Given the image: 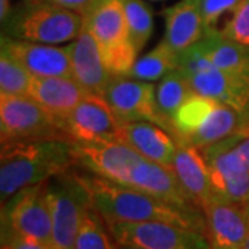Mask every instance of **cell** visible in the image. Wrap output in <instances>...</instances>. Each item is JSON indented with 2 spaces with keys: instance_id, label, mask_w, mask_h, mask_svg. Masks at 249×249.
<instances>
[{
  "instance_id": "6da1fadb",
  "label": "cell",
  "mask_w": 249,
  "mask_h": 249,
  "mask_svg": "<svg viewBox=\"0 0 249 249\" xmlns=\"http://www.w3.org/2000/svg\"><path fill=\"white\" fill-rule=\"evenodd\" d=\"M76 175L106 223L160 222L206 234L204 213L180 209L150 194L98 178L89 172H76Z\"/></svg>"
},
{
  "instance_id": "7a4b0ae2",
  "label": "cell",
  "mask_w": 249,
  "mask_h": 249,
  "mask_svg": "<svg viewBox=\"0 0 249 249\" xmlns=\"http://www.w3.org/2000/svg\"><path fill=\"white\" fill-rule=\"evenodd\" d=\"M75 166L72 142H13L0 148V198L4 204L22 188L47 181Z\"/></svg>"
},
{
  "instance_id": "3957f363",
  "label": "cell",
  "mask_w": 249,
  "mask_h": 249,
  "mask_svg": "<svg viewBox=\"0 0 249 249\" xmlns=\"http://www.w3.org/2000/svg\"><path fill=\"white\" fill-rule=\"evenodd\" d=\"M175 137L196 148L249 133V115L217 100L194 93L173 118Z\"/></svg>"
},
{
  "instance_id": "277c9868",
  "label": "cell",
  "mask_w": 249,
  "mask_h": 249,
  "mask_svg": "<svg viewBox=\"0 0 249 249\" xmlns=\"http://www.w3.org/2000/svg\"><path fill=\"white\" fill-rule=\"evenodd\" d=\"M3 35L46 45L72 42L83 27V16L47 0H29L14 7Z\"/></svg>"
},
{
  "instance_id": "5b68a950",
  "label": "cell",
  "mask_w": 249,
  "mask_h": 249,
  "mask_svg": "<svg viewBox=\"0 0 249 249\" xmlns=\"http://www.w3.org/2000/svg\"><path fill=\"white\" fill-rule=\"evenodd\" d=\"M112 76H126L137 60L122 0H93L83 16Z\"/></svg>"
},
{
  "instance_id": "8992f818",
  "label": "cell",
  "mask_w": 249,
  "mask_h": 249,
  "mask_svg": "<svg viewBox=\"0 0 249 249\" xmlns=\"http://www.w3.org/2000/svg\"><path fill=\"white\" fill-rule=\"evenodd\" d=\"M178 70L184 73L194 93L217 100L249 115V76L214 67L198 45L180 53Z\"/></svg>"
},
{
  "instance_id": "52a82bcc",
  "label": "cell",
  "mask_w": 249,
  "mask_h": 249,
  "mask_svg": "<svg viewBox=\"0 0 249 249\" xmlns=\"http://www.w3.org/2000/svg\"><path fill=\"white\" fill-rule=\"evenodd\" d=\"M46 188L53 220V249H75L82 217L91 205L89 193L71 169L49 178Z\"/></svg>"
},
{
  "instance_id": "ba28073f",
  "label": "cell",
  "mask_w": 249,
  "mask_h": 249,
  "mask_svg": "<svg viewBox=\"0 0 249 249\" xmlns=\"http://www.w3.org/2000/svg\"><path fill=\"white\" fill-rule=\"evenodd\" d=\"M71 140L60 129L55 118L29 96L0 94V142Z\"/></svg>"
},
{
  "instance_id": "9c48e42d",
  "label": "cell",
  "mask_w": 249,
  "mask_h": 249,
  "mask_svg": "<svg viewBox=\"0 0 249 249\" xmlns=\"http://www.w3.org/2000/svg\"><path fill=\"white\" fill-rule=\"evenodd\" d=\"M47 181L25 187L1 206V235H19L53 248V220Z\"/></svg>"
},
{
  "instance_id": "30bf717a",
  "label": "cell",
  "mask_w": 249,
  "mask_h": 249,
  "mask_svg": "<svg viewBox=\"0 0 249 249\" xmlns=\"http://www.w3.org/2000/svg\"><path fill=\"white\" fill-rule=\"evenodd\" d=\"M108 231L118 244L142 249H212L204 232L160 222H111Z\"/></svg>"
},
{
  "instance_id": "8fae6325",
  "label": "cell",
  "mask_w": 249,
  "mask_h": 249,
  "mask_svg": "<svg viewBox=\"0 0 249 249\" xmlns=\"http://www.w3.org/2000/svg\"><path fill=\"white\" fill-rule=\"evenodd\" d=\"M155 89L157 86L152 82L132 79L127 76H112L106 89L104 98L121 124L151 122L175 136L173 124L160 115Z\"/></svg>"
},
{
  "instance_id": "7c38bea8",
  "label": "cell",
  "mask_w": 249,
  "mask_h": 249,
  "mask_svg": "<svg viewBox=\"0 0 249 249\" xmlns=\"http://www.w3.org/2000/svg\"><path fill=\"white\" fill-rule=\"evenodd\" d=\"M57 124L71 142L119 140L122 126L106 98L97 94H88Z\"/></svg>"
},
{
  "instance_id": "4fadbf2b",
  "label": "cell",
  "mask_w": 249,
  "mask_h": 249,
  "mask_svg": "<svg viewBox=\"0 0 249 249\" xmlns=\"http://www.w3.org/2000/svg\"><path fill=\"white\" fill-rule=\"evenodd\" d=\"M75 166L124 186L130 172L144 158L119 140L72 142Z\"/></svg>"
},
{
  "instance_id": "5bb4252c",
  "label": "cell",
  "mask_w": 249,
  "mask_h": 249,
  "mask_svg": "<svg viewBox=\"0 0 249 249\" xmlns=\"http://www.w3.org/2000/svg\"><path fill=\"white\" fill-rule=\"evenodd\" d=\"M238 137L216 142L202 148V152L208 162L214 194L244 205L249 198V170L234 150V142Z\"/></svg>"
},
{
  "instance_id": "9a60e30c",
  "label": "cell",
  "mask_w": 249,
  "mask_h": 249,
  "mask_svg": "<svg viewBox=\"0 0 249 249\" xmlns=\"http://www.w3.org/2000/svg\"><path fill=\"white\" fill-rule=\"evenodd\" d=\"M206 235L212 248H244L249 235L245 206L214 196L202 206Z\"/></svg>"
},
{
  "instance_id": "2e32d148",
  "label": "cell",
  "mask_w": 249,
  "mask_h": 249,
  "mask_svg": "<svg viewBox=\"0 0 249 249\" xmlns=\"http://www.w3.org/2000/svg\"><path fill=\"white\" fill-rule=\"evenodd\" d=\"M124 186L150 194L188 212L204 213L194 199L187 194L184 187L169 166L142 158L132 169Z\"/></svg>"
},
{
  "instance_id": "e0dca14e",
  "label": "cell",
  "mask_w": 249,
  "mask_h": 249,
  "mask_svg": "<svg viewBox=\"0 0 249 249\" xmlns=\"http://www.w3.org/2000/svg\"><path fill=\"white\" fill-rule=\"evenodd\" d=\"M1 50L25 67L34 76L72 78L68 46L58 47L1 35Z\"/></svg>"
},
{
  "instance_id": "ac0fdd59",
  "label": "cell",
  "mask_w": 249,
  "mask_h": 249,
  "mask_svg": "<svg viewBox=\"0 0 249 249\" xmlns=\"http://www.w3.org/2000/svg\"><path fill=\"white\" fill-rule=\"evenodd\" d=\"M70 47L72 78L79 83L89 94L103 96L112 75L107 70L100 52L96 37L83 18V27Z\"/></svg>"
},
{
  "instance_id": "d6986e66",
  "label": "cell",
  "mask_w": 249,
  "mask_h": 249,
  "mask_svg": "<svg viewBox=\"0 0 249 249\" xmlns=\"http://www.w3.org/2000/svg\"><path fill=\"white\" fill-rule=\"evenodd\" d=\"M165 36L163 42L178 54L199 43L206 29L201 14V0H180L163 10Z\"/></svg>"
},
{
  "instance_id": "ffe728a7",
  "label": "cell",
  "mask_w": 249,
  "mask_h": 249,
  "mask_svg": "<svg viewBox=\"0 0 249 249\" xmlns=\"http://www.w3.org/2000/svg\"><path fill=\"white\" fill-rule=\"evenodd\" d=\"M119 142L132 147L145 160L169 168L178 150L176 137L163 127L151 122L122 124Z\"/></svg>"
},
{
  "instance_id": "44dd1931",
  "label": "cell",
  "mask_w": 249,
  "mask_h": 249,
  "mask_svg": "<svg viewBox=\"0 0 249 249\" xmlns=\"http://www.w3.org/2000/svg\"><path fill=\"white\" fill-rule=\"evenodd\" d=\"M170 168L184 187L187 194L201 209L211 198L216 196L211 181L208 162L201 148L178 140V150Z\"/></svg>"
},
{
  "instance_id": "7402d4cb",
  "label": "cell",
  "mask_w": 249,
  "mask_h": 249,
  "mask_svg": "<svg viewBox=\"0 0 249 249\" xmlns=\"http://www.w3.org/2000/svg\"><path fill=\"white\" fill-rule=\"evenodd\" d=\"M89 93L73 78L34 76L29 97L57 119L68 115Z\"/></svg>"
},
{
  "instance_id": "603a6c76",
  "label": "cell",
  "mask_w": 249,
  "mask_h": 249,
  "mask_svg": "<svg viewBox=\"0 0 249 249\" xmlns=\"http://www.w3.org/2000/svg\"><path fill=\"white\" fill-rule=\"evenodd\" d=\"M204 55L223 71L249 76V47L231 40L220 32L206 34L196 43Z\"/></svg>"
},
{
  "instance_id": "cb8c5ba5",
  "label": "cell",
  "mask_w": 249,
  "mask_h": 249,
  "mask_svg": "<svg viewBox=\"0 0 249 249\" xmlns=\"http://www.w3.org/2000/svg\"><path fill=\"white\" fill-rule=\"evenodd\" d=\"M178 61L180 54L162 40L150 53L137 58L126 76L144 82H155L178 70Z\"/></svg>"
},
{
  "instance_id": "d4e9b609",
  "label": "cell",
  "mask_w": 249,
  "mask_h": 249,
  "mask_svg": "<svg viewBox=\"0 0 249 249\" xmlns=\"http://www.w3.org/2000/svg\"><path fill=\"white\" fill-rule=\"evenodd\" d=\"M194 94L188 80L180 70H175L160 79L155 89L157 106L160 115L173 124V118L188 97Z\"/></svg>"
},
{
  "instance_id": "484cf974",
  "label": "cell",
  "mask_w": 249,
  "mask_h": 249,
  "mask_svg": "<svg viewBox=\"0 0 249 249\" xmlns=\"http://www.w3.org/2000/svg\"><path fill=\"white\" fill-rule=\"evenodd\" d=\"M97 209L90 205L82 217L79 231L76 235L75 249H115L108 235V227Z\"/></svg>"
},
{
  "instance_id": "4316f807",
  "label": "cell",
  "mask_w": 249,
  "mask_h": 249,
  "mask_svg": "<svg viewBox=\"0 0 249 249\" xmlns=\"http://www.w3.org/2000/svg\"><path fill=\"white\" fill-rule=\"evenodd\" d=\"M124 17L129 27L130 37L137 53L148 43L154 31V18L151 9L142 0H122Z\"/></svg>"
},
{
  "instance_id": "83f0119b",
  "label": "cell",
  "mask_w": 249,
  "mask_h": 249,
  "mask_svg": "<svg viewBox=\"0 0 249 249\" xmlns=\"http://www.w3.org/2000/svg\"><path fill=\"white\" fill-rule=\"evenodd\" d=\"M34 75L6 52H0V94L29 96Z\"/></svg>"
},
{
  "instance_id": "f1b7e54d",
  "label": "cell",
  "mask_w": 249,
  "mask_h": 249,
  "mask_svg": "<svg viewBox=\"0 0 249 249\" xmlns=\"http://www.w3.org/2000/svg\"><path fill=\"white\" fill-rule=\"evenodd\" d=\"M242 0H201V14L206 34L220 32L217 28L224 16H232Z\"/></svg>"
},
{
  "instance_id": "f546056e",
  "label": "cell",
  "mask_w": 249,
  "mask_h": 249,
  "mask_svg": "<svg viewBox=\"0 0 249 249\" xmlns=\"http://www.w3.org/2000/svg\"><path fill=\"white\" fill-rule=\"evenodd\" d=\"M220 34L249 47V0H242L231 17L226 21Z\"/></svg>"
},
{
  "instance_id": "4dcf8cb0",
  "label": "cell",
  "mask_w": 249,
  "mask_h": 249,
  "mask_svg": "<svg viewBox=\"0 0 249 249\" xmlns=\"http://www.w3.org/2000/svg\"><path fill=\"white\" fill-rule=\"evenodd\" d=\"M1 249H53L40 241L19 235H1Z\"/></svg>"
},
{
  "instance_id": "1f68e13d",
  "label": "cell",
  "mask_w": 249,
  "mask_h": 249,
  "mask_svg": "<svg viewBox=\"0 0 249 249\" xmlns=\"http://www.w3.org/2000/svg\"><path fill=\"white\" fill-rule=\"evenodd\" d=\"M47 1H52L54 4H58L61 7L72 10L80 16H85L88 13V10L90 9L91 3H93V0H47Z\"/></svg>"
},
{
  "instance_id": "d6a6232c",
  "label": "cell",
  "mask_w": 249,
  "mask_h": 249,
  "mask_svg": "<svg viewBox=\"0 0 249 249\" xmlns=\"http://www.w3.org/2000/svg\"><path fill=\"white\" fill-rule=\"evenodd\" d=\"M234 150L242 160L244 166L249 170V133L240 136L234 142Z\"/></svg>"
},
{
  "instance_id": "836d02e7",
  "label": "cell",
  "mask_w": 249,
  "mask_h": 249,
  "mask_svg": "<svg viewBox=\"0 0 249 249\" xmlns=\"http://www.w3.org/2000/svg\"><path fill=\"white\" fill-rule=\"evenodd\" d=\"M11 4H10V0H0V21L1 24L6 22V19L10 17L11 14Z\"/></svg>"
},
{
  "instance_id": "e575fe53",
  "label": "cell",
  "mask_w": 249,
  "mask_h": 249,
  "mask_svg": "<svg viewBox=\"0 0 249 249\" xmlns=\"http://www.w3.org/2000/svg\"><path fill=\"white\" fill-rule=\"evenodd\" d=\"M115 249H142V248H137V247H133V245H126V244H118V242H115Z\"/></svg>"
},
{
  "instance_id": "d590c367",
  "label": "cell",
  "mask_w": 249,
  "mask_h": 249,
  "mask_svg": "<svg viewBox=\"0 0 249 249\" xmlns=\"http://www.w3.org/2000/svg\"><path fill=\"white\" fill-rule=\"evenodd\" d=\"M244 206H245V211H247V213H248V216H249V198L247 199V201H245Z\"/></svg>"
},
{
  "instance_id": "8d00e7d4",
  "label": "cell",
  "mask_w": 249,
  "mask_h": 249,
  "mask_svg": "<svg viewBox=\"0 0 249 249\" xmlns=\"http://www.w3.org/2000/svg\"><path fill=\"white\" fill-rule=\"evenodd\" d=\"M244 249H249V235H248V238H247V241H245V245H244Z\"/></svg>"
},
{
  "instance_id": "74e56055",
  "label": "cell",
  "mask_w": 249,
  "mask_h": 249,
  "mask_svg": "<svg viewBox=\"0 0 249 249\" xmlns=\"http://www.w3.org/2000/svg\"><path fill=\"white\" fill-rule=\"evenodd\" d=\"M212 249H244V248H212Z\"/></svg>"
},
{
  "instance_id": "f35d334b",
  "label": "cell",
  "mask_w": 249,
  "mask_h": 249,
  "mask_svg": "<svg viewBox=\"0 0 249 249\" xmlns=\"http://www.w3.org/2000/svg\"><path fill=\"white\" fill-rule=\"evenodd\" d=\"M24 1H29V0H24Z\"/></svg>"
},
{
  "instance_id": "ab89813d",
  "label": "cell",
  "mask_w": 249,
  "mask_h": 249,
  "mask_svg": "<svg viewBox=\"0 0 249 249\" xmlns=\"http://www.w3.org/2000/svg\"><path fill=\"white\" fill-rule=\"evenodd\" d=\"M154 1H158V0H154Z\"/></svg>"
}]
</instances>
